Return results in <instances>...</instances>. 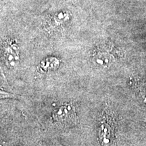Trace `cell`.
Returning a JSON list of instances; mask_svg holds the SVG:
<instances>
[{
  "instance_id": "cell-1",
  "label": "cell",
  "mask_w": 146,
  "mask_h": 146,
  "mask_svg": "<svg viewBox=\"0 0 146 146\" xmlns=\"http://www.w3.org/2000/svg\"><path fill=\"white\" fill-rule=\"evenodd\" d=\"M53 124L57 127L66 128L75 125L77 122L74 107L70 103L65 104L52 113Z\"/></svg>"
}]
</instances>
